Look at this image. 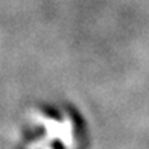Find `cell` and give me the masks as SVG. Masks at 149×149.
<instances>
[{
	"instance_id": "1",
	"label": "cell",
	"mask_w": 149,
	"mask_h": 149,
	"mask_svg": "<svg viewBox=\"0 0 149 149\" xmlns=\"http://www.w3.org/2000/svg\"><path fill=\"white\" fill-rule=\"evenodd\" d=\"M44 149H53V148H50V146H46Z\"/></svg>"
}]
</instances>
